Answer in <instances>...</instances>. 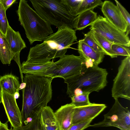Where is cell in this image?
<instances>
[{"label":"cell","mask_w":130,"mask_h":130,"mask_svg":"<svg viewBox=\"0 0 130 130\" xmlns=\"http://www.w3.org/2000/svg\"><path fill=\"white\" fill-rule=\"evenodd\" d=\"M53 79L46 77L25 74L23 82L26 84L22 90L23 103L21 111L23 124L31 121L47 106L52 96Z\"/></svg>","instance_id":"obj_1"},{"label":"cell","mask_w":130,"mask_h":130,"mask_svg":"<svg viewBox=\"0 0 130 130\" xmlns=\"http://www.w3.org/2000/svg\"><path fill=\"white\" fill-rule=\"evenodd\" d=\"M76 30L67 26L58 28L43 42L30 48L26 62L39 63L47 62L52 59L65 55L67 50L77 41Z\"/></svg>","instance_id":"obj_2"},{"label":"cell","mask_w":130,"mask_h":130,"mask_svg":"<svg viewBox=\"0 0 130 130\" xmlns=\"http://www.w3.org/2000/svg\"><path fill=\"white\" fill-rule=\"evenodd\" d=\"M108 72L98 66H87L80 72L64 79L71 98L84 93L99 92L107 85Z\"/></svg>","instance_id":"obj_3"},{"label":"cell","mask_w":130,"mask_h":130,"mask_svg":"<svg viewBox=\"0 0 130 130\" xmlns=\"http://www.w3.org/2000/svg\"><path fill=\"white\" fill-rule=\"evenodd\" d=\"M17 12L30 44L36 41H43L53 33L51 25L30 7L27 1H20Z\"/></svg>","instance_id":"obj_4"},{"label":"cell","mask_w":130,"mask_h":130,"mask_svg":"<svg viewBox=\"0 0 130 130\" xmlns=\"http://www.w3.org/2000/svg\"><path fill=\"white\" fill-rule=\"evenodd\" d=\"M37 13L48 23L57 28L75 29L77 17L72 15L61 0H30Z\"/></svg>","instance_id":"obj_5"},{"label":"cell","mask_w":130,"mask_h":130,"mask_svg":"<svg viewBox=\"0 0 130 130\" xmlns=\"http://www.w3.org/2000/svg\"><path fill=\"white\" fill-rule=\"evenodd\" d=\"M89 29L90 31L98 34L113 43L129 47L130 40L128 36L102 16H98Z\"/></svg>","instance_id":"obj_6"},{"label":"cell","mask_w":130,"mask_h":130,"mask_svg":"<svg viewBox=\"0 0 130 130\" xmlns=\"http://www.w3.org/2000/svg\"><path fill=\"white\" fill-rule=\"evenodd\" d=\"M108 112L104 115V119L101 121L90 127H94L113 126L121 130H130V112L126 108L122 106L118 99Z\"/></svg>","instance_id":"obj_7"},{"label":"cell","mask_w":130,"mask_h":130,"mask_svg":"<svg viewBox=\"0 0 130 130\" xmlns=\"http://www.w3.org/2000/svg\"><path fill=\"white\" fill-rule=\"evenodd\" d=\"M57 68L48 77L53 79L57 77L63 79L80 72L88 66L80 56L65 55L55 62Z\"/></svg>","instance_id":"obj_8"},{"label":"cell","mask_w":130,"mask_h":130,"mask_svg":"<svg viewBox=\"0 0 130 130\" xmlns=\"http://www.w3.org/2000/svg\"><path fill=\"white\" fill-rule=\"evenodd\" d=\"M112 96L115 99L122 98L130 100V56L122 60L113 79Z\"/></svg>","instance_id":"obj_9"},{"label":"cell","mask_w":130,"mask_h":130,"mask_svg":"<svg viewBox=\"0 0 130 130\" xmlns=\"http://www.w3.org/2000/svg\"><path fill=\"white\" fill-rule=\"evenodd\" d=\"M2 102L11 127L23 126L21 111L14 96L2 91Z\"/></svg>","instance_id":"obj_10"},{"label":"cell","mask_w":130,"mask_h":130,"mask_svg":"<svg viewBox=\"0 0 130 130\" xmlns=\"http://www.w3.org/2000/svg\"><path fill=\"white\" fill-rule=\"evenodd\" d=\"M101 6L104 18L115 27L125 33L128 25L117 6L110 1H105Z\"/></svg>","instance_id":"obj_11"},{"label":"cell","mask_w":130,"mask_h":130,"mask_svg":"<svg viewBox=\"0 0 130 130\" xmlns=\"http://www.w3.org/2000/svg\"><path fill=\"white\" fill-rule=\"evenodd\" d=\"M104 104L91 103L82 107H75L72 124L90 119H93L106 107Z\"/></svg>","instance_id":"obj_12"},{"label":"cell","mask_w":130,"mask_h":130,"mask_svg":"<svg viewBox=\"0 0 130 130\" xmlns=\"http://www.w3.org/2000/svg\"><path fill=\"white\" fill-rule=\"evenodd\" d=\"M57 67L53 61L39 63H33L23 61L21 64L22 73L48 77Z\"/></svg>","instance_id":"obj_13"},{"label":"cell","mask_w":130,"mask_h":130,"mask_svg":"<svg viewBox=\"0 0 130 130\" xmlns=\"http://www.w3.org/2000/svg\"><path fill=\"white\" fill-rule=\"evenodd\" d=\"M75 107L71 103L61 106L55 112L57 130H67L72 125Z\"/></svg>","instance_id":"obj_14"},{"label":"cell","mask_w":130,"mask_h":130,"mask_svg":"<svg viewBox=\"0 0 130 130\" xmlns=\"http://www.w3.org/2000/svg\"><path fill=\"white\" fill-rule=\"evenodd\" d=\"M78 50L79 56L89 66H98L102 62L104 57L103 53L97 52L86 44L83 40L78 42Z\"/></svg>","instance_id":"obj_15"},{"label":"cell","mask_w":130,"mask_h":130,"mask_svg":"<svg viewBox=\"0 0 130 130\" xmlns=\"http://www.w3.org/2000/svg\"><path fill=\"white\" fill-rule=\"evenodd\" d=\"M5 36L11 51L14 56L20 53L22 49L26 47L19 32L14 30L9 25Z\"/></svg>","instance_id":"obj_16"},{"label":"cell","mask_w":130,"mask_h":130,"mask_svg":"<svg viewBox=\"0 0 130 130\" xmlns=\"http://www.w3.org/2000/svg\"><path fill=\"white\" fill-rule=\"evenodd\" d=\"M0 84L2 91L13 96L15 93L19 92V78L13 75L7 74L1 77Z\"/></svg>","instance_id":"obj_17"},{"label":"cell","mask_w":130,"mask_h":130,"mask_svg":"<svg viewBox=\"0 0 130 130\" xmlns=\"http://www.w3.org/2000/svg\"><path fill=\"white\" fill-rule=\"evenodd\" d=\"M97 17V13L92 10L81 13L77 16L75 30H83L90 26L96 20Z\"/></svg>","instance_id":"obj_18"},{"label":"cell","mask_w":130,"mask_h":130,"mask_svg":"<svg viewBox=\"0 0 130 130\" xmlns=\"http://www.w3.org/2000/svg\"><path fill=\"white\" fill-rule=\"evenodd\" d=\"M40 118L47 130H57L55 112L50 107L47 106L42 109Z\"/></svg>","instance_id":"obj_19"},{"label":"cell","mask_w":130,"mask_h":130,"mask_svg":"<svg viewBox=\"0 0 130 130\" xmlns=\"http://www.w3.org/2000/svg\"><path fill=\"white\" fill-rule=\"evenodd\" d=\"M14 56L5 36L0 31V60L3 64H9Z\"/></svg>","instance_id":"obj_20"},{"label":"cell","mask_w":130,"mask_h":130,"mask_svg":"<svg viewBox=\"0 0 130 130\" xmlns=\"http://www.w3.org/2000/svg\"><path fill=\"white\" fill-rule=\"evenodd\" d=\"M90 31L92 37L105 55L110 56L112 58L117 57L113 54L111 50V46L113 43L96 33L90 30Z\"/></svg>","instance_id":"obj_21"},{"label":"cell","mask_w":130,"mask_h":130,"mask_svg":"<svg viewBox=\"0 0 130 130\" xmlns=\"http://www.w3.org/2000/svg\"><path fill=\"white\" fill-rule=\"evenodd\" d=\"M103 3L101 0H81L78 11V15L85 11L93 10L95 7L102 5Z\"/></svg>","instance_id":"obj_22"},{"label":"cell","mask_w":130,"mask_h":130,"mask_svg":"<svg viewBox=\"0 0 130 130\" xmlns=\"http://www.w3.org/2000/svg\"><path fill=\"white\" fill-rule=\"evenodd\" d=\"M89 93H84L77 95H74L70 98L72 104L75 107H80L90 104L89 100Z\"/></svg>","instance_id":"obj_23"},{"label":"cell","mask_w":130,"mask_h":130,"mask_svg":"<svg viewBox=\"0 0 130 130\" xmlns=\"http://www.w3.org/2000/svg\"><path fill=\"white\" fill-rule=\"evenodd\" d=\"M61 1L72 15L74 17L78 15V10L81 0Z\"/></svg>","instance_id":"obj_24"},{"label":"cell","mask_w":130,"mask_h":130,"mask_svg":"<svg viewBox=\"0 0 130 130\" xmlns=\"http://www.w3.org/2000/svg\"><path fill=\"white\" fill-rule=\"evenodd\" d=\"M40 113L32 120L24 126L13 128L12 130H40Z\"/></svg>","instance_id":"obj_25"},{"label":"cell","mask_w":130,"mask_h":130,"mask_svg":"<svg viewBox=\"0 0 130 130\" xmlns=\"http://www.w3.org/2000/svg\"><path fill=\"white\" fill-rule=\"evenodd\" d=\"M6 12L2 4L0 2V31L5 36L9 25Z\"/></svg>","instance_id":"obj_26"},{"label":"cell","mask_w":130,"mask_h":130,"mask_svg":"<svg viewBox=\"0 0 130 130\" xmlns=\"http://www.w3.org/2000/svg\"><path fill=\"white\" fill-rule=\"evenodd\" d=\"M111 48L113 54L117 57L118 56H130L129 47L113 43Z\"/></svg>","instance_id":"obj_27"},{"label":"cell","mask_w":130,"mask_h":130,"mask_svg":"<svg viewBox=\"0 0 130 130\" xmlns=\"http://www.w3.org/2000/svg\"><path fill=\"white\" fill-rule=\"evenodd\" d=\"M84 35V37L82 40L86 44L97 52L104 53L102 49L96 43L92 37L90 31L85 34Z\"/></svg>","instance_id":"obj_28"},{"label":"cell","mask_w":130,"mask_h":130,"mask_svg":"<svg viewBox=\"0 0 130 130\" xmlns=\"http://www.w3.org/2000/svg\"><path fill=\"white\" fill-rule=\"evenodd\" d=\"M117 6L120 11L123 17L126 22L128 27L126 32V34L128 36L130 30V15L125 8L118 1L115 0Z\"/></svg>","instance_id":"obj_29"},{"label":"cell","mask_w":130,"mask_h":130,"mask_svg":"<svg viewBox=\"0 0 130 130\" xmlns=\"http://www.w3.org/2000/svg\"><path fill=\"white\" fill-rule=\"evenodd\" d=\"M93 120L90 119L73 124L67 130H84L90 127Z\"/></svg>","instance_id":"obj_30"},{"label":"cell","mask_w":130,"mask_h":130,"mask_svg":"<svg viewBox=\"0 0 130 130\" xmlns=\"http://www.w3.org/2000/svg\"><path fill=\"white\" fill-rule=\"evenodd\" d=\"M16 1V0H0L6 11Z\"/></svg>","instance_id":"obj_31"},{"label":"cell","mask_w":130,"mask_h":130,"mask_svg":"<svg viewBox=\"0 0 130 130\" xmlns=\"http://www.w3.org/2000/svg\"><path fill=\"white\" fill-rule=\"evenodd\" d=\"M8 122L9 121L7 120L4 123L1 122L0 126V130H12V127L10 129H9L8 128Z\"/></svg>","instance_id":"obj_32"},{"label":"cell","mask_w":130,"mask_h":130,"mask_svg":"<svg viewBox=\"0 0 130 130\" xmlns=\"http://www.w3.org/2000/svg\"><path fill=\"white\" fill-rule=\"evenodd\" d=\"M26 84L24 82H22L20 85L19 88V90H23L25 88L26 86Z\"/></svg>","instance_id":"obj_33"},{"label":"cell","mask_w":130,"mask_h":130,"mask_svg":"<svg viewBox=\"0 0 130 130\" xmlns=\"http://www.w3.org/2000/svg\"><path fill=\"white\" fill-rule=\"evenodd\" d=\"M40 130H47L46 128L40 118Z\"/></svg>","instance_id":"obj_34"},{"label":"cell","mask_w":130,"mask_h":130,"mask_svg":"<svg viewBox=\"0 0 130 130\" xmlns=\"http://www.w3.org/2000/svg\"><path fill=\"white\" fill-rule=\"evenodd\" d=\"M20 96V94L19 92H16L15 93L14 95V98L16 100L18 99Z\"/></svg>","instance_id":"obj_35"},{"label":"cell","mask_w":130,"mask_h":130,"mask_svg":"<svg viewBox=\"0 0 130 130\" xmlns=\"http://www.w3.org/2000/svg\"><path fill=\"white\" fill-rule=\"evenodd\" d=\"M2 90L0 84V104L2 103Z\"/></svg>","instance_id":"obj_36"},{"label":"cell","mask_w":130,"mask_h":130,"mask_svg":"<svg viewBox=\"0 0 130 130\" xmlns=\"http://www.w3.org/2000/svg\"><path fill=\"white\" fill-rule=\"evenodd\" d=\"M1 123V121H0V126Z\"/></svg>","instance_id":"obj_37"}]
</instances>
